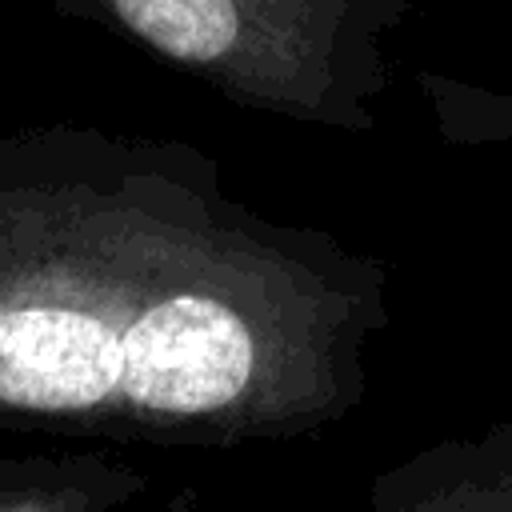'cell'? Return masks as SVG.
I'll use <instances>...</instances> for the list:
<instances>
[{
	"instance_id": "cell-3",
	"label": "cell",
	"mask_w": 512,
	"mask_h": 512,
	"mask_svg": "<svg viewBox=\"0 0 512 512\" xmlns=\"http://www.w3.org/2000/svg\"><path fill=\"white\" fill-rule=\"evenodd\" d=\"M120 20L176 60H220L240 28L232 0H112Z\"/></svg>"
},
{
	"instance_id": "cell-1",
	"label": "cell",
	"mask_w": 512,
	"mask_h": 512,
	"mask_svg": "<svg viewBox=\"0 0 512 512\" xmlns=\"http://www.w3.org/2000/svg\"><path fill=\"white\" fill-rule=\"evenodd\" d=\"M124 380L132 404L152 412H216L240 396L252 372V336L244 320L212 296H172L152 304L120 332Z\"/></svg>"
},
{
	"instance_id": "cell-2",
	"label": "cell",
	"mask_w": 512,
	"mask_h": 512,
	"mask_svg": "<svg viewBox=\"0 0 512 512\" xmlns=\"http://www.w3.org/2000/svg\"><path fill=\"white\" fill-rule=\"evenodd\" d=\"M124 380L120 336L76 308L0 312V400L40 412H80Z\"/></svg>"
}]
</instances>
